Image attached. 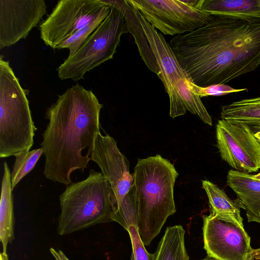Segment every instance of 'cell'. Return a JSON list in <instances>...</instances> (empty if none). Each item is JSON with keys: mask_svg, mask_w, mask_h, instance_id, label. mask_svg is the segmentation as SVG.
Masks as SVG:
<instances>
[{"mask_svg": "<svg viewBox=\"0 0 260 260\" xmlns=\"http://www.w3.org/2000/svg\"><path fill=\"white\" fill-rule=\"evenodd\" d=\"M213 16L170 42L188 79L203 87L226 84L260 66V20Z\"/></svg>", "mask_w": 260, "mask_h": 260, "instance_id": "cell-1", "label": "cell"}, {"mask_svg": "<svg viewBox=\"0 0 260 260\" xmlns=\"http://www.w3.org/2000/svg\"><path fill=\"white\" fill-rule=\"evenodd\" d=\"M103 107L91 90L77 84L47 109L45 117L49 122L41 143L47 179L68 186L72 173L84 172L100 133Z\"/></svg>", "mask_w": 260, "mask_h": 260, "instance_id": "cell-2", "label": "cell"}, {"mask_svg": "<svg viewBox=\"0 0 260 260\" xmlns=\"http://www.w3.org/2000/svg\"><path fill=\"white\" fill-rule=\"evenodd\" d=\"M133 174L137 229L142 241L147 246L176 211L174 187L178 173L169 160L156 154L138 159Z\"/></svg>", "mask_w": 260, "mask_h": 260, "instance_id": "cell-3", "label": "cell"}, {"mask_svg": "<svg viewBox=\"0 0 260 260\" xmlns=\"http://www.w3.org/2000/svg\"><path fill=\"white\" fill-rule=\"evenodd\" d=\"M112 191L102 173L93 170L85 179L67 186L59 197L58 234L67 235L112 221Z\"/></svg>", "mask_w": 260, "mask_h": 260, "instance_id": "cell-4", "label": "cell"}, {"mask_svg": "<svg viewBox=\"0 0 260 260\" xmlns=\"http://www.w3.org/2000/svg\"><path fill=\"white\" fill-rule=\"evenodd\" d=\"M0 56V157L28 152L37 130L27 95L9 64Z\"/></svg>", "mask_w": 260, "mask_h": 260, "instance_id": "cell-5", "label": "cell"}, {"mask_svg": "<svg viewBox=\"0 0 260 260\" xmlns=\"http://www.w3.org/2000/svg\"><path fill=\"white\" fill-rule=\"evenodd\" d=\"M126 19L122 13L111 6L107 17L88 37L77 51L68 56L58 67L61 80L78 81L85 73L112 59L123 34L129 33Z\"/></svg>", "mask_w": 260, "mask_h": 260, "instance_id": "cell-6", "label": "cell"}, {"mask_svg": "<svg viewBox=\"0 0 260 260\" xmlns=\"http://www.w3.org/2000/svg\"><path fill=\"white\" fill-rule=\"evenodd\" d=\"M156 29L167 35L192 31L208 23L213 15L188 4L185 0H127Z\"/></svg>", "mask_w": 260, "mask_h": 260, "instance_id": "cell-7", "label": "cell"}, {"mask_svg": "<svg viewBox=\"0 0 260 260\" xmlns=\"http://www.w3.org/2000/svg\"><path fill=\"white\" fill-rule=\"evenodd\" d=\"M107 4L102 0H59L39 25L40 38L54 49L93 21Z\"/></svg>", "mask_w": 260, "mask_h": 260, "instance_id": "cell-8", "label": "cell"}, {"mask_svg": "<svg viewBox=\"0 0 260 260\" xmlns=\"http://www.w3.org/2000/svg\"><path fill=\"white\" fill-rule=\"evenodd\" d=\"M216 138L221 158L235 170L249 174L260 169V142L246 125L218 120Z\"/></svg>", "mask_w": 260, "mask_h": 260, "instance_id": "cell-9", "label": "cell"}, {"mask_svg": "<svg viewBox=\"0 0 260 260\" xmlns=\"http://www.w3.org/2000/svg\"><path fill=\"white\" fill-rule=\"evenodd\" d=\"M204 248L215 260H254L250 238L245 230L216 218L203 216Z\"/></svg>", "mask_w": 260, "mask_h": 260, "instance_id": "cell-10", "label": "cell"}, {"mask_svg": "<svg viewBox=\"0 0 260 260\" xmlns=\"http://www.w3.org/2000/svg\"><path fill=\"white\" fill-rule=\"evenodd\" d=\"M133 8L160 71L158 77L169 98L170 116L175 118L183 115L186 110L178 93L176 84L180 79H188L187 76L162 35L158 33L136 8Z\"/></svg>", "mask_w": 260, "mask_h": 260, "instance_id": "cell-11", "label": "cell"}, {"mask_svg": "<svg viewBox=\"0 0 260 260\" xmlns=\"http://www.w3.org/2000/svg\"><path fill=\"white\" fill-rule=\"evenodd\" d=\"M90 159L99 166L111 185L114 212L120 206L134 183V176L129 172V161L119 150L114 139L101 133L96 138Z\"/></svg>", "mask_w": 260, "mask_h": 260, "instance_id": "cell-12", "label": "cell"}, {"mask_svg": "<svg viewBox=\"0 0 260 260\" xmlns=\"http://www.w3.org/2000/svg\"><path fill=\"white\" fill-rule=\"evenodd\" d=\"M46 8L44 0H0V49L25 39Z\"/></svg>", "mask_w": 260, "mask_h": 260, "instance_id": "cell-13", "label": "cell"}, {"mask_svg": "<svg viewBox=\"0 0 260 260\" xmlns=\"http://www.w3.org/2000/svg\"><path fill=\"white\" fill-rule=\"evenodd\" d=\"M226 182L237 195L240 207L246 211L247 221L260 223V180L253 175L232 169Z\"/></svg>", "mask_w": 260, "mask_h": 260, "instance_id": "cell-14", "label": "cell"}, {"mask_svg": "<svg viewBox=\"0 0 260 260\" xmlns=\"http://www.w3.org/2000/svg\"><path fill=\"white\" fill-rule=\"evenodd\" d=\"M102 1L117 9L123 15L127 23L129 32L134 36L142 59L148 68L158 77L160 71L133 7L127 0Z\"/></svg>", "mask_w": 260, "mask_h": 260, "instance_id": "cell-15", "label": "cell"}, {"mask_svg": "<svg viewBox=\"0 0 260 260\" xmlns=\"http://www.w3.org/2000/svg\"><path fill=\"white\" fill-rule=\"evenodd\" d=\"M202 187L208 198L210 213L220 220L245 230L241 208L235 200L231 199L223 189L209 180H202Z\"/></svg>", "mask_w": 260, "mask_h": 260, "instance_id": "cell-16", "label": "cell"}, {"mask_svg": "<svg viewBox=\"0 0 260 260\" xmlns=\"http://www.w3.org/2000/svg\"><path fill=\"white\" fill-rule=\"evenodd\" d=\"M200 9L212 15L260 20V0H203Z\"/></svg>", "mask_w": 260, "mask_h": 260, "instance_id": "cell-17", "label": "cell"}, {"mask_svg": "<svg viewBox=\"0 0 260 260\" xmlns=\"http://www.w3.org/2000/svg\"><path fill=\"white\" fill-rule=\"evenodd\" d=\"M220 118L244 124L254 134L260 132V96L243 99L223 106Z\"/></svg>", "mask_w": 260, "mask_h": 260, "instance_id": "cell-18", "label": "cell"}, {"mask_svg": "<svg viewBox=\"0 0 260 260\" xmlns=\"http://www.w3.org/2000/svg\"><path fill=\"white\" fill-rule=\"evenodd\" d=\"M11 173L6 161L4 163L0 202V240L4 252L14 239V213Z\"/></svg>", "mask_w": 260, "mask_h": 260, "instance_id": "cell-19", "label": "cell"}, {"mask_svg": "<svg viewBox=\"0 0 260 260\" xmlns=\"http://www.w3.org/2000/svg\"><path fill=\"white\" fill-rule=\"evenodd\" d=\"M184 236L182 225L167 227L154 253V260H189Z\"/></svg>", "mask_w": 260, "mask_h": 260, "instance_id": "cell-20", "label": "cell"}, {"mask_svg": "<svg viewBox=\"0 0 260 260\" xmlns=\"http://www.w3.org/2000/svg\"><path fill=\"white\" fill-rule=\"evenodd\" d=\"M189 80L179 79L176 84L178 93L185 109L193 114H197L206 124L212 125V118L202 102L200 98L195 94L189 86Z\"/></svg>", "mask_w": 260, "mask_h": 260, "instance_id": "cell-21", "label": "cell"}, {"mask_svg": "<svg viewBox=\"0 0 260 260\" xmlns=\"http://www.w3.org/2000/svg\"><path fill=\"white\" fill-rule=\"evenodd\" d=\"M111 6L107 5L102 13L91 22L79 29L58 46L57 49L66 48L69 50L68 56L73 55L88 37L99 26L109 14Z\"/></svg>", "mask_w": 260, "mask_h": 260, "instance_id": "cell-22", "label": "cell"}, {"mask_svg": "<svg viewBox=\"0 0 260 260\" xmlns=\"http://www.w3.org/2000/svg\"><path fill=\"white\" fill-rule=\"evenodd\" d=\"M42 154L43 150L40 148L15 156V161L11 173L12 190L19 182L34 169Z\"/></svg>", "mask_w": 260, "mask_h": 260, "instance_id": "cell-23", "label": "cell"}, {"mask_svg": "<svg viewBox=\"0 0 260 260\" xmlns=\"http://www.w3.org/2000/svg\"><path fill=\"white\" fill-rule=\"evenodd\" d=\"M188 83L191 90L200 98L206 97L210 95H223L232 93L247 90L246 88H233L230 86L224 84H215L203 87L194 84L190 80Z\"/></svg>", "mask_w": 260, "mask_h": 260, "instance_id": "cell-24", "label": "cell"}, {"mask_svg": "<svg viewBox=\"0 0 260 260\" xmlns=\"http://www.w3.org/2000/svg\"><path fill=\"white\" fill-rule=\"evenodd\" d=\"M127 231L129 233L133 247V253L135 260H154V254L147 251L145 245L140 237L137 228L134 225L129 226Z\"/></svg>", "mask_w": 260, "mask_h": 260, "instance_id": "cell-25", "label": "cell"}, {"mask_svg": "<svg viewBox=\"0 0 260 260\" xmlns=\"http://www.w3.org/2000/svg\"><path fill=\"white\" fill-rule=\"evenodd\" d=\"M49 250L55 260H70L61 250L50 248Z\"/></svg>", "mask_w": 260, "mask_h": 260, "instance_id": "cell-26", "label": "cell"}, {"mask_svg": "<svg viewBox=\"0 0 260 260\" xmlns=\"http://www.w3.org/2000/svg\"><path fill=\"white\" fill-rule=\"evenodd\" d=\"M253 255L254 259L260 260V247L256 249H253Z\"/></svg>", "mask_w": 260, "mask_h": 260, "instance_id": "cell-27", "label": "cell"}, {"mask_svg": "<svg viewBox=\"0 0 260 260\" xmlns=\"http://www.w3.org/2000/svg\"><path fill=\"white\" fill-rule=\"evenodd\" d=\"M0 260H9L7 253L4 252H1L0 254Z\"/></svg>", "mask_w": 260, "mask_h": 260, "instance_id": "cell-28", "label": "cell"}, {"mask_svg": "<svg viewBox=\"0 0 260 260\" xmlns=\"http://www.w3.org/2000/svg\"><path fill=\"white\" fill-rule=\"evenodd\" d=\"M254 136L257 139V140L260 142V132H258L254 134Z\"/></svg>", "mask_w": 260, "mask_h": 260, "instance_id": "cell-29", "label": "cell"}, {"mask_svg": "<svg viewBox=\"0 0 260 260\" xmlns=\"http://www.w3.org/2000/svg\"><path fill=\"white\" fill-rule=\"evenodd\" d=\"M254 177L258 180H260V173L257 174V175H254Z\"/></svg>", "mask_w": 260, "mask_h": 260, "instance_id": "cell-30", "label": "cell"}, {"mask_svg": "<svg viewBox=\"0 0 260 260\" xmlns=\"http://www.w3.org/2000/svg\"><path fill=\"white\" fill-rule=\"evenodd\" d=\"M131 260H135V257H134V254H133V252H132V254H131Z\"/></svg>", "mask_w": 260, "mask_h": 260, "instance_id": "cell-31", "label": "cell"}, {"mask_svg": "<svg viewBox=\"0 0 260 260\" xmlns=\"http://www.w3.org/2000/svg\"><path fill=\"white\" fill-rule=\"evenodd\" d=\"M203 260H215V259L211 258H205V259H204Z\"/></svg>", "mask_w": 260, "mask_h": 260, "instance_id": "cell-32", "label": "cell"}]
</instances>
